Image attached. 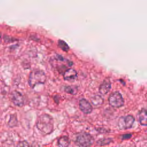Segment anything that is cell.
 <instances>
[{"instance_id":"1","label":"cell","mask_w":147,"mask_h":147,"mask_svg":"<svg viewBox=\"0 0 147 147\" xmlns=\"http://www.w3.org/2000/svg\"><path fill=\"white\" fill-rule=\"evenodd\" d=\"M36 127L43 135H47L53 130V119L48 114L40 115L36 121Z\"/></svg>"},{"instance_id":"2","label":"cell","mask_w":147,"mask_h":147,"mask_svg":"<svg viewBox=\"0 0 147 147\" xmlns=\"http://www.w3.org/2000/svg\"><path fill=\"white\" fill-rule=\"evenodd\" d=\"M46 80L47 76L44 72L38 69L32 71L28 78V83L31 88H34L38 84H44Z\"/></svg>"},{"instance_id":"3","label":"cell","mask_w":147,"mask_h":147,"mask_svg":"<svg viewBox=\"0 0 147 147\" xmlns=\"http://www.w3.org/2000/svg\"><path fill=\"white\" fill-rule=\"evenodd\" d=\"M94 138L89 133H82L79 134L75 140V144L79 147H88L94 143Z\"/></svg>"},{"instance_id":"4","label":"cell","mask_w":147,"mask_h":147,"mask_svg":"<svg viewBox=\"0 0 147 147\" xmlns=\"http://www.w3.org/2000/svg\"><path fill=\"white\" fill-rule=\"evenodd\" d=\"M108 100L110 105L113 107L119 108L124 105V99L122 95L117 91L112 92L109 95Z\"/></svg>"},{"instance_id":"5","label":"cell","mask_w":147,"mask_h":147,"mask_svg":"<svg viewBox=\"0 0 147 147\" xmlns=\"http://www.w3.org/2000/svg\"><path fill=\"white\" fill-rule=\"evenodd\" d=\"M135 119L133 115H127L121 117L118 121V126L121 130L130 129L134 123Z\"/></svg>"},{"instance_id":"6","label":"cell","mask_w":147,"mask_h":147,"mask_svg":"<svg viewBox=\"0 0 147 147\" xmlns=\"http://www.w3.org/2000/svg\"><path fill=\"white\" fill-rule=\"evenodd\" d=\"M10 99L13 103L18 107H21L24 104V98L22 94L17 91H13L10 95Z\"/></svg>"},{"instance_id":"7","label":"cell","mask_w":147,"mask_h":147,"mask_svg":"<svg viewBox=\"0 0 147 147\" xmlns=\"http://www.w3.org/2000/svg\"><path fill=\"white\" fill-rule=\"evenodd\" d=\"M79 106L80 110L86 114L91 113L93 109L91 104L84 98H82L79 100Z\"/></svg>"},{"instance_id":"8","label":"cell","mask_w":147,"mask_h":147,"mask_svg":"<svg viewBox=\"0 0 147 147\" xmlns=\"http://www.w3.org/2000/svg\"><path fill=\"white\" fill-rule=\"evenodd\" d=\"M63 78L67 81L75 82L78 79L77 72L73 68H68L64 72Z\"/></svg>"},{"instance_id":"9","label":"cell","mask_w":147,"mask_h":147,"mask_svg":"<svg viewBox=\"0 0 147 147\" xmlns=\"http://www.w3.org/2000/svg\"><path fill=\"white\" fill-rule=\"evenodd\" d=\"M111 82L109 79H105L99 87V92L102 95H106L111 90Z\"/></svg>"},{"instance_id":"10","label":"cell","mask_w":147,"mask_h":147,"mask_svg":"<svg viewBox=\"0 0 147 147\" xmlns=\"http://www.w3.org/2000/svg\"><path fill=\"white\" fill-rule=\"evenodd\" d=\"M138 119L140 125L142 126L147 125V110L142 109H141L138 115Z\"/></svg>"},{"instance_id":"11","label":"cell","mask_w":147,"mask_h":147,"mask_svg":"<svg viewBox=\"0 0 147 147\" xmlns=\"http://www.w3.org/2000/svg\"><path fill=\"white\" fill-rule=\"evenodd\" d=\"M70 143V139L65 136L60 137L57 140V145L59 147H68Z\"/></svg>"},{"instance_id":"12","label":"cell","mask_w":147,"mask_h":147,"mask_svg":"<svg viewBox=\"0 0 147 147\" xmlns=\"http://www.w3.org/2000/svg\"><path fill=\"white\" fill-rule=\"evenodd\" d=\"M91 101L92 104L95 107L100 106L104 103V99L101 96L99 95H95L93 96L91 99Z\"/></svg>"},{"instance_id":"13","label":"cell","mask_w":147,"mask_h":147,"mask_svg":"<svg viewBox=\"0 0 147 147\" xmlns=\"http://www.w3.org/2000/svg\"><path fill=\"white\" fill-rule=\"evenodd\" d=\"M18 124V120L17 118L16 114H11L10 115V118L8 122V126L10 127H13L17 125Z\"/></svg>"},{"instance_id":"14","label":"cell","mask_w":147,"mask_h":147,"mask_svg":"<svg viewBox=\"0 0 147 147\" xmlns=\"http://www.w3.org/2000/svg\"><path fill=\"white\" fill-rule=\"evenodd\" d=\"M58 45L63 51L65 52H67L69 49V47L68 45L64 41L62 40H59L58 41Z\"/></svg>"},{"instance_id":"15","label":"cell","mask_w":147,"mask_h":147,"mask_svg":"<svg viewBox=\"0 0 147 147\" xmlns=\"http://www.w3.org/2000/svg\"><path fill=\"white\" fill-rule=\"evenodd\" d=\"M112 141L113 140L111 138H103V139L99 140L96 142V144L98 145H100V146L106 145H108L110 143H111L112 142Z\"/></svg>"},{"instance_id":"16","label":"cell","mask_w":147,"mask_h":147,"mask_svg":"<svg viewBox=\"0 0 147 147\" xmlns=\"http://www.w3.org/2000/svg\"><path fill=\"white\" fill-rule=\"evenodd\" d=\"M16 147H30L29 142L25 140L18 142Z\"/></svg>"},{"instance_id":"17","label":"cell","mask_w":147,"mask_h":147,"mask_svg":"<svg viewBox=\"0 0 147 147\" xmlns=\"http://www.w3.org/2000/svg\"><path fill=\"white\" fill-rule=\"evenodd\" d=\"M65 91L67 93H69V94H74V90L72 88H71V87H69V86H68V87H66L64 89Z\"/></svg>"},{"instance_id":"18","label":"cell","mask_w":147,"mask_h":147,"mask_svg":"<svg viewBox=\"0 0 147 147\" xmlns=\"http://www.w3.org/2000/svg\"><path fill=\"white\" fill-rule=\"evenodd\" d=\"M1 60H0V66H1Z\"/></svg>"},{"instance_id":"19","label":"cell","mask_w":147,"mask_h":147,"mask_svg":"<svg viewBox=\"0 0 147 147\" xmlns=\"http://www.w3.org/2000/svg\"><path fill=\"white\" fill-rule=\"evenodd\" d=\"M0 38H1V34H0Z\"/></svg>"}]
</instances>
